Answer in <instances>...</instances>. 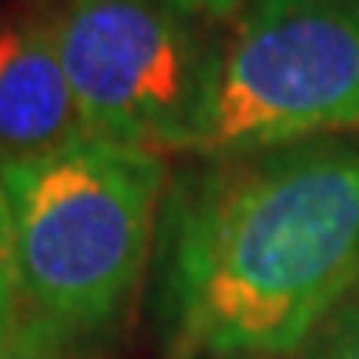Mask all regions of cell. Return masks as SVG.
I'll list each match as a JSON object with an SVG mask.
<instances>
[{"mask_svg":"<svg viewBox=\"0 0 359 359\" xmlns=\"http://www.w3.org/2000/svg\"><path fill=\"white\" fill-rule=\"evenodd\" d=\"M149 272L171 359L305 352L359 290V135L207 156L175 175Z\"/></svg>","mask_w":359,"mask_h":359,"instance_id":"6da1fadb","label":"cell"},{"mask_svg":"<svg viewBox=\"0 0 359 359\" xmlns=\"http://www.w3.org/2000/svg\"><path fill=\"white\" fill-rule=\"evenodd\" d=\"M26 312L88 341L109 330L153 262L171 185L163 153L88 135L0 163Z\"/></svg>","mask_w":359,"mask_h":359,"instance_id":"7a4b0ae2","label":"cell"},{"mask_svg":"<svg viewBox=\"0 0 359 359\" xmlns=\"http://www.w3.org/2000/svg\"><path fill=\"white\" fill-rule=\"evenodd\" d=\"M359 135V0H250L222 44L196 156Z\"/></svg>","mask_w":359,"mask_h":359,"instance_id":"3957f363","label":"cell"},{"mask_svg":"<svg viewBox=\"0 0 359 359\" xmlns=\"http://www.w3.org/2000/svg\"><path fill=\"white\" fill-rule=\"evenodd\" d=\"M58 44L88 128L153 153H196L225 33L175 0H69Z\"/></svg>","mask_w":359,"mask_h":359,"instance_id":"277c9868","label":"cell"},{"mask_svg":"<svg viewBox=\"0 0 359 359\" xmlns=\"http://www.w3.org/2000/svg\"><path fill=\"white\" fill-rule=\"evenodd\" d=\"M95 135L58 44V18L22 8L0 22V163L48 156Z\"/></svg>","mask_w":359,"mask_h":359,"instance_id":"5b68a950","label":"cell"},{"mask_svg":"<svg viewBox=\"0 0 359 359\" xmlns=\"http://www.w3.org/2000/svg\"><path fill=\"white\" fill-rule=\"evenodd\" d=\"M76 345V337L36 320L33 312H22L0 334V359H80Z\"/></svg>","mask_w":359,"mask_h":359,"instance_id":"8992f818","label":"cell"},{"mask_svg":"<svg viewBox=\"0 0 359 359\" xmlns=\"http://www.w3.org/2000/svg\"><path fill=\"white\" fill-rule=\"evenodd\" d=\"M22 276H18V250H15V225L8 193L0 182V334L22 316Z\"/></svg>","mask_w":359,"mask_h":359,"instance_id":"52a82bcc","label":"cell"},{"mask_svg":"<svg viewBox=\"0 0 359 359\" xmlns=\"http://www.w3.org/2000/svg\"><path fill=\"white\" fill-rule=\"evenodd\" d=\"M309 359H359V290L316 334V341L309 345Z\"/></svg>","mask_w":359,"mask_h":359,"instance_id":"ba28073f","label":"cell"},{"mask_svg":"<svg viewBox=\"0 0 359 359\" xmlns=\"http://www.w3.org/2000/svg\"><path fill=\"white\" fill-rule=\"evenodd\" d=\"M175 4H182L185 11H193V15L210 18V22H225V18H236L250 0H175Z\"/></svg>","mask_w":359,"mask_h":359,"instance_id":"9c48e42d","label":"cell"}]
</instances>
